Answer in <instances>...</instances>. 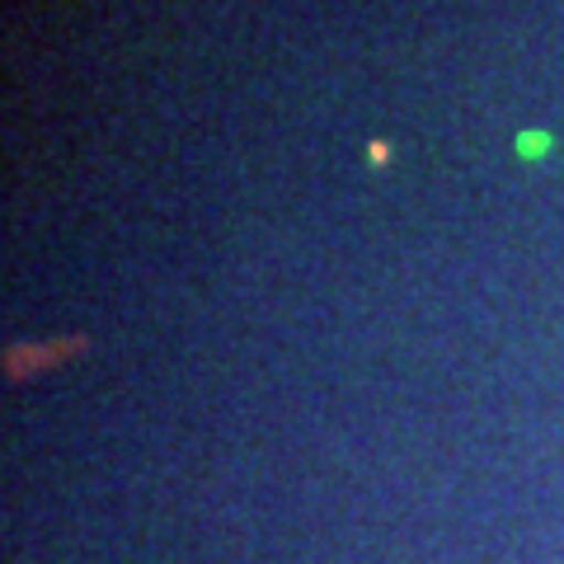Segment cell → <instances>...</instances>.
Segmentation results:
<instances>
[{"mask_svg":"<svg viewBox=\"0 0 564 564\" xmlns=\"http://www.w3.org/2000/svg\"><path fill=\"white\" fill-rule=\"evenodd\" d=\"M367 155H372L377 165H386V161H391V147H386V141H372V147H367Z\"/></svg>","mask_w":564,"mask_h":564,"instance_id":"cell-3","label":"cell"},{"mask_svg":"<svg viewBox=\"0 0 564 564\" xmlns=\"http://www.w3.org/2000/svg\"><path fill=\"white\" fill-rule=\"evenodd\" d=\"M518 151H522V155H545V151H551V132H536V128L522 132V137H518Z\"/></svg>","mask_w":564,"mask_h":564,"instance_id":"cell-2","label":"cell"},{"mask_svg":"<svg viewBox=\"0 0 564 564\" xmlns=\"http://www.w3.org/2000/svg\"><path fill=\"white\" fill-rule=\"evenodd\" d=\"M90 348V339L85 334H70V339H52V344H14L6 348V377L10 381H24L33 377L39 367H57L66 358H76V352Z\"/></svg>","mask_w":564,"mask_h":564,"instance_id":"cell-1","label":"cell"}]
</instances>
